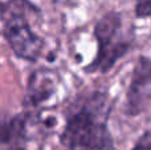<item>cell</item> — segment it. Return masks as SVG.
Listing matches in <instances>:
<instances>
[{
    "label": "cell",
    "instance_id": "cell-7",
    "mask_svg": "<svg viewBox=\"0 0 151 150\" xmlns=\"http://www.w3.org/2000/svg\"><path fill=\"white\" fill-rule=\"evenodd\" d=\"M131 150H151V132H146Z\"/></svg>",
    "mask_w": 151,
    "mask_h": 150
},
{
    "label": "cell",
    "instance_id": "cell-3",
    "mask_svg": "<svg viewBox=\"0 0 151 150\" xmlns=\"http://www.w3.org/2000/svg\"><path fill=\"white\" fill-rule=\"evenodd\" d=\"M5 37L19 57L33 61L40 56L42 41L21 15H12L8 19L5 24Z\"/></svg>",
    "mask_w": 151,
    "mask_h": 150
},
{
    "label": "cell",
    "instance_id": "cell-8",
    "mask_svg": "<svg viewBox=\"0 0 151 150\" xmlns=\"http://www.w3.org/2000/svg\"><path fill=\"white\" fill-rule=\"evenodd\" d=\"M3 12H4V5H1V4H0V16L3 15Z\"/></svg>",
    "mask_w": 151,
    "mask_h": 150
},
{
    "label": "cell",
    "instance_id": "cell-1",
    "mask_svg": "<svg viewBox=\"0 0 151 150\" xmlns=\"http://www.w3.org/2000/svg\"><path fill=\"white\" fill-rule=\"evenodd\" d=\"M61 142L70 150H113L106 126L88 108L76 112L68 118Z\"/></svg>",
    "mask_w": 151,
    "mask_h": 150
},
{
    "label": "cell",
    "instance_id": "cell-4",
    "mask_svg": "<svg viewBox=\"0 0 151 150\" xmlns=\"http://www.w3.org/2000/svg\"><path fill=\"white\" fill-rule=\"evenodd\" d=\"M151 98V61L141 57L133 72L130 90L127 94L129 108L131 114H137L145 109Z\"/></svg>",
    "mask_w": 151,
    "mask_h": 150
},
{
    "label": "cell",
    "instance_id": "cell-5",
    "mask_svg": "<svg viewBox=\"0 0 151 150\" xmlns=\"http://www.w3.org/2000/svg\"><path fill=\"white\" fill-rule=\"evenodd\" d=\"M56 92L55 74L47 71H39L29 79L27 101L29 105H39L47 101Z\"/></svg>",
    "mask_w": 151,
    "mask_h": 150
},
{
    "label": "cell",
    "instance_id": "cell-9",
    "mask_svg": "<svg viewBox=\"0 0 151 150\" xmlns=\"http://www.w3.org/2000/svg\"><path fill=\"white\" fill-rule=\"evenodd\" d=\"M15 150H23V149H15Z\"/></svg>",
    "mask_w": 151,
    "mask_h": 150
},
{
    "label": "cell",
    "instance_id": "cell-6",
    "mask_svg": "<svg viewBox=\"0 0 151 150\" xmlns=\"http://www.w3.org/2000/svg\"><path fill=\"white\" fill-rule=\"evenodd\" d=\"M24 120L23 117H16L8 124H0V144L12 141L13 138L23 134Z\"/></svg>",
    "mask_w": 151,
    "mask_h": 150
},
{
    "label": "cell",
    "instance_id": "cell-2",
    "mask_svg": "<svg viewBox=\"0 0 151 150\" xmlns=\"http://www.w3.org/2000/svg\"><path fill=\"white\" fill-rule=\"evenodd\" d=\"M119 27L121 17L115 12H109L97 23L94 35L98 41V53L89 68L90 71L106 72L126 53L127 44L115 40Z\"/></svg>",
    "mask_w": 151,
    "mask_h": 150
}]
</instances>
